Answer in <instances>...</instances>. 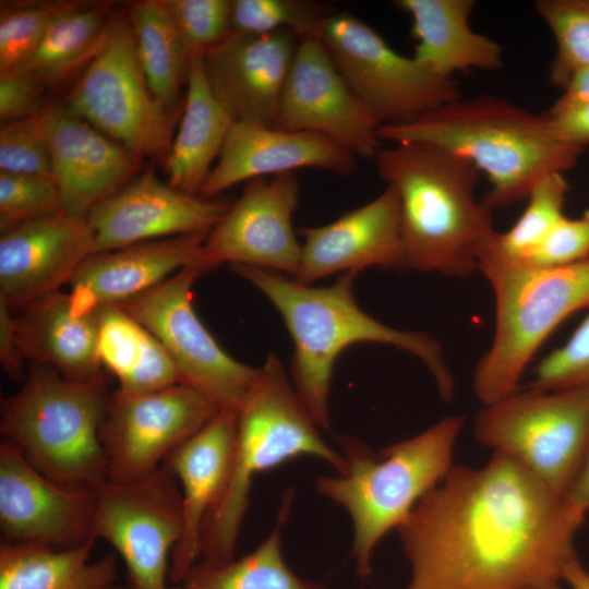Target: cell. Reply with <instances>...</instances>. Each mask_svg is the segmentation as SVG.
<instances>
[{"label": "cell", "mask_w": 589, "mask_h": 589, "mask_svg": "<svg viewBox=\"0 0 589 589\" xmlns=\"http://www.w3.org/2000/svg\"><path fill=\"white\" fill-rule=\"evenodd\" d=\"M587 260H589V209L577 218L565 216L522 264L554 267Z\"/></svg>", "instance_id": "b9f144b4"}, {"label": "cell", "mask_w": 589, "mask_h": 589, "mask_svg": "<svg viewBox=\"0 0 589 589\" xmlns=\"http://www.w3.org/2000/svg\"><path fill=\"white\" fill-rule=\"evenodd\" d=\"M478 269L495 302L494 335L473 373L483 405L518 390L537 350L574 313L589 309V260L565 266H533L481 257Z\"/></svg>", "instance_id": "ba28073f"}, {"label": "cell", "mask_w": 589, "mask_h": 589, "mask_svg": "<svg viewBox=\"0 0 589 589\" xmlns=\"http://www.w3.org/2000/svg\"><path fill=\"white\" fill-rule=\"evenodd\" d=\"M357 156L323 135L261 124L233 122L200 194L214 199L243 181L316 168L352 176Z\"/></svg>", "instance_id": "cb8c5ba5"}, {"label": "cell", "mask_w": 589, "mask_h": 589, "mask_svg": "<svg viewBox=\"0 0 589 589\" xmlns=\"http://www.w3.org/2000/svg\"><path fill=\"white\" fill-rule=\"evenodd\" d=\"M335 10L310 0H232L231 31L271 34L288 31L304 38H320L325 19Z\"/></svg>", "instance_id": "d590c367"}, {"label": "cell", "mask_w": 589, "mask_h": 589, "mask_svg": "<svg viewBox=\"0 0 589 589\" xmlns=\"http://www.w3.org/2000/svg\"><path fill=\"white\" fill-rule=\"evenodd\" d=\"M464 425V416H449L377 453L357 438L338 437L345 469L336 476L318 477L315 489L348 513L353 533L351 555L362 580L371 574L380 541L407 520L454 466V449Z\"/></svg>", "instance_id": "5b68a950"}, {"label": "cell", "mask_w": 589, "mask_h": 589, "mask_svg": "<svg viewBox=\"0 0 589 589\" xmlns=\"http://www.w3.org/2000/svg\"><path fill=\"white\" fill-rule=\"evenodd\" d=\"M192 52H205L231 32L229 0H161Z\"/></svg>", "instance_id": "f35d334b"}, {"label": "cell", "mask_w": 589, "mask_h": 589, "mask_svg": "<svg viewBox=\"0 0 589 589\" xmlns=\"http://www.w3.org/2000/svg\"><path fill=\"white\" fill-rule=\"evenodd\" d=\"M231 269L256 287L278 310L293 340V388L321 429L330 424L329 395L335 362L349 346L377 342L417 357L430 371L441 397L453 398L454 376L442 345L424 332L396 329L358 305L353 286L358 273H344L328 287H314L281 273L247 265Z\"/></svg>", "instance_id": "7a4b0ae2"}, {"label": "cell", "mask_w": 589, "mask_h": 589, "mask_svg": "<svg viewBox=\"0 0 589 589\" xmlns=\"http://www.w3.org/2000/svg\"><path fill=\"white\" fill-rule=\"evenodd\" d=\"M568 190L565 173L555 172L541 179L529 194L519 218L508 230L494 231L479 260L486 256L507 263L527 262L565 217L563 209Z\"/></svg>", "instance_id": "836d02e7"}, {"label": "cell", "mask_w": 589, "mask_h": 589, "mask_svg": "<svg viewBox=\"0 0 589 589\" xmlns=\"http://www.w3.org/2000/svg\"><path fill=\"white\" fill-rule=\"evenodd\" d=\"M300 38L231 31L203 52L208 83L235 122L275 127Z\"/></svg>", "instance_id": "ffe728a7"}, {"label": "cell", "mask_w": 589, "mask_h": 589, "mask_svg": "<svg viewBox=\"0 0 589 589\" xmlns=\"http://www.w3.org/2000/svg\"><path fill=\"white\" fill-rule=\"evenodd\" d=\"M534 9L555 43L549 80L562 87L572 73L589 67V0H538Z\"/></svg>", "instance_id": "e575fe53"}, {"label": "cell", "mask_w": 589, "mask_h": 589, "mask_svg": "<svg viewBox=\"0 0 589 589\" xmlns=\"http://www.w3.org/2000/svg\"><path fill=\"white\" fill-rule=\"evenodd\" d=\"M109 4L86 2L58 17L22 68L45 87L92 57L109 20Z\"/></svg>", "instance_id": "d6a6232c"}, {"label": "cell", "mask_w": 589, "mask_h": 589, "mask_svg": "<svg viewBox=\"0 0 589 589\" xmlns=\"http://www.w3.org/2000/svg\"><path fill=\"white\" fill-rule=\"evenodd\" d=\"M230 205L161 182L147 170L96 205L86 219L93 253L184 235H208Z\"/></svg>", "instance_id": "e0dca14e"}, {"label": "cell", "mask_w": 589, "mask_h": 589, "mask_svg": "<svg viewBox=\"0 0 589 589\" xmlns=\"http://www.w3.org/2000/svg\"><path fill=\"white\" fill-rule=\"evenodd\" d=\"M0 362L4 372L13 380L24 381L25 364L15 334L14 313L0 301Z\"/></svg>", "instance_id": "f6af8a7d"}, {"label": "cell", "mask_w": 589, "mask_h": 589, "mask_svg": "<svg viewBox=\"0 0 589 589\" xmlns=\"http://www.w3.org/2000/svg\"><path fill=\"white\" fill-rule=\"evenodd\" d=\"M378 136L390 144L435 145L464 158L486 176L491 188L482 202L491 209L527 200L541 179L570 170L584 151L558 141L544 113L488 95L380 127Z\"/></svg>", "instance_id": "277c9868"}, {"label": "cell", "mask_w": 589, "mask_h": 589, "mask_svg": "<svg viewBox=\"0 0 589 589\" xmlns=\"http://www.w3.org/2000/svg\"><path fill=\"white\" fill-rule=\"evenodd\" d=\"M108 589H125V588H123V587H117V586H113V585H112V586L109 587Z\"/></svg>", "instance_id": "f907efd6"}, {"label": "cell", "mask_w": 589, "mask_h": 589, "mask_svg": "<svg viewBox=\"0 0 589 589\" xmlns=\"http://www.w3.org/2000/svg\"><path fill=\"white\" fill-rule=\"evenodd\" d=\"M63 105L137 157L167 156L176 113L151 92L129 15H112Z\"/></svg>", "instance_id": "30bf717a"}, {"label": "cell", "mask_w": 589, "mask_h": 589, "mask_svg": "<svg viewBox=\"0 0 589 589\" xmlns=\"http://www.w3.org/2000/svg\"><path fill=\"white\" fill-rule=\"evenodd\" d=\"M289 505H283L277 525L252 552L219 565L197 563L173 589H328L301 578L284 558L281 527Z\"/></svg>", "instance_id": "1f68e13d"}, {"label": "cell", "mask_w": 589, "mask_h": 589, "mask_svg": "<svg viewBox=\"0 0 589 589\" xmlns=\"http://www.w3.org/2000/svg\"><path fill=\"white\" fill-rule=\"evenodd\" d=\"M317 424L299 399L281 362L268 354L257 383L238 412V437L225 492L206 520L199 563L219 565L235 558L253 479L300 456L345 469L340 450L320 435Z\"/></svg>", "instance_id": "8992f818"}, {"label": "cell", "mask_w": 589, "mask_h": 589, "mask_svg": "<svg viewBox=\"0 0 589 589\" xmlns=\"http://www.w3.org/2000/svg\"><path fill=\"white\" fill-rule=\"evenodd\" d=\"M299 192L294 172L249 181L241 196L205 240L209 269L228 263L287 273L293 277L302 253L292 226Z\"/></svg>", "instance_id": "2e32d148"}, {"label": "cell", "mask_w": 589, "mask_h": 589, "mask_svg": "<svg viewBox=\"0 0 589 589\" xmlns=\"http://www.w3.org/2000/svg\"><path fill=\"white\" fill-rule=\"evenodd\" d=\"M219 411L208 397L182 383L148 393L111 392L99 430L108 481L128 483L151 476Z\"/></svg>", "instance_id": "5bb4252c"}, {"label": "cell", "mask_w": 589, "mask_h": 589, "mask_svg": "<svg viewBox=\"0 0 589 589\" xmlns=\"http://www.w3.org/2000/svg\"><path fill=\"white\" fill-rule=\"evenodd\" d=\"M473 432L565 498L589 449V389L517 390L484 405Z\"/></svg>", "instance_id": "9c48e42d"}, {"label": "cell", "mask_w": 589, "mask_h": 589, "mask_svg": "<svg viewBox=\"0 0 589 589\" xmlns=\"http://www.w3.org/2000/svg\"><path fill=\"white\" fill-rule=\"evenodd\" d=\"M563 582L567 584L569 589H589V570L580 563L577 556L566 565Z\"/></svg>", "instance_id": "c3c4849f"}, {"label": "cell", "mask_w": 589, "mask_h": 589, "mask_svg": "<svg viewBox=\"0 0 589 589\" xmlns=\"http://www.w3.org/2000/svg\"><path fill=\"white\" fill-rule=\"evenodd\" d=\"M98 351L120 390L148 393L180 383L161 344L119 305L99 309Z\"/></svg>", "instance_id": "f546056e"}, {"label": "cell", "mask_w": 589, "mask_h": 589, "mask_svg": "<svg viewBox=\"0 0 589 589\" xmlns=\"http://www.w3.org/2000/svg\"><path fill=\"white\" fill-rule=\"evenodd\" d=\"M238 437V413L219 411L205 426L164 460L179 482L183 527L169 567L182 582L201 558L203 530L227 486Z\"/></svg>", "instance_id": "603a6c76"}, {"label": "cell", "mask_w": 589, "mask_h": 589, "mask_svg": "<svg viewBox=\"0 0 589 589\" xmlns=\"http://www.w3.org/2000/svg\"><path fill=\"white\" fill-rule=\"evenodd\" d=\"M394 4L411 19L412 57L432 74L452 80L457 72L503 67L502 46L469 24L476 1L396 0Z\"/></svg>", "instance_id": "4316f807"}, {"label": "cell", "mask_w": 589, "mask_h": 589, "mask_svg": "<svg viewBox=\"0 0 589 589\" xmlns=\"http://www.w3.org/2000/svg\"><path fill=\"white\" fill-rule=\"evenodd\" d=\"M37 118L67 215L86 218L96 205L134 179L141 158L63 104L45 106Z\"/></svg>", "instance_id": "ac0fdd59"}, {"label": "cell", "mask_w": 589, "mask_h": 589, "mask_svg": "<svg viewBox=\"0 0 589 589\" xmlns=\"http://www.w3.org/2000/svg\"><path fill=\"white\" fill-rule=\"evenodd\" d=\"M109 395L107 385L73 382L29 364L22 387L2 400V441L55 483L96 492L108 481L99 430Z\"/></svg>", "instance_id": "52a82bcc"}, {"label": "cell", "mask_w": 589, "mask_h": 589, "mask_svg": "<svg viewBox=\"0 0 589 589\" xmlns=\"http://www.w3.org/2000/svg\"><path fill=\"white\" fill-rule=\"evenodd\" d=\"M96 539L71 548L36 542H2L0 589H108L117 577V558L92 561Z\"/></svg>", "instance_id": "f1b7e54d"}, {"label": "cell", "mask_w": 589, "mask_h": 589, "mask_svg": "<svg viewBox=\"0 0 589 589\" xmlns=\"http://www.w3.org/2000/svg\"><path fill=\"white\" fill-rule=\"evenodd\" d=\"M45 88L22 68L0 72V120L7 123L39 115Z\"/></svg>", "instance_id": "7bdbcfd3"}, {"label": "cell", "mask_w": 589, "mask_h": 589, "mask_svg": "<svg viewBox=\"0 0 589 589\" xmlns=\"http://www.w3.org/2000/svg\"><path fill=\"white\" fill-rule=\"evenodd\" d=\"M204 274L195 267L183 268L119 306L157 338L180 383L204 394L220 411L238 413L257 383L260 368L233 359L196 315L192 288Z\"/></svg>", "instance_id": "7c38bea8"}, {"label": "cell", "mask_w": 589, "mask_h": 589, "mask_svg": "<svg viewBox=\"0 0 589 589\" xmlns=\"http://www.w3.org/2000/svg\"><path fill=\"white\" fill-rule=\"evenodd\" d=\"M534 589H564V588L562 587L561 584H554V585H549V586L539 587Z\"/></svg>", "instance_id": "681fc988"}, {"label": "cell", "mask_w": 589, "mask_h": 589, "mask_svg": "<svg viewBox=\"0 0 589 589\" xmlns=\"http://www.w3.org/2000/svg\"><path fill=\"white\" fill-rule=\"evenodd\" d=\"M0 172L51 177L49 151L37 116L2 124Z\"/></svg>", "instance_id": "60d3db41"}, {"label": "cell", "mask_w": 589, "mask_h": 589, "mask_svg": "<svg viewBox=\"0 0 589 589\" xmlns=\"http://www.w3.org/2000/svg\"><path fill=\"white\" fill-rule=\"evenodd\" d=\"M85 1L29 2L1 12L0 72L24 65L52 23Z\"/></svg>", "instance_id": "8d00e7d4"}, {"label": "cell", "mask_w": 589, "mask_h": 589, "mask_svg": "<svg viewBox=\"0 0 589 589\" xmlns=\"http://www.w3.org/2000/svg\"><path fill=\"white\" fill-rule=\"evenodd\" d=\"M320 39L380 127L412 121L461 98L457 81L441 79L412 56L396 51L349 11L332 12Z\"/></svg>", "instance_id": "8fae6325"}, {"label": "cell", "mask_w": 589, "mask_h": 589, "mask_svg": "<svg viewBox=\"0 0 589 589\" xmlns=\"http://www.w3.org/2000/svg\"><path fill=\"white\" fill-rule=\"evenodd\" d=\"M374 161L399 196L402 271L470 276L495 231L491 208L474 196L477 168L420 142L390 144Z\"/></svg>", "instance_id": "3957f363"}, {"label": "cell", "mask_w": 589, "mask_h": 589, "mask_svg": "<svg viewBox=\"0 0 589 589\" xmlns=\"http://www.w3.org/2000/svg\"><path fill=\"white\" fill-rule=\"evenodd\" d=\"M182 527L181 489L165 465L139 481H106L95 492L93 536L119 553L131 589H169L170 557Z\"/></svg>", "instance_id": "4fadbf2b"}, {"label": "cell", "mask_w": 589, "mask_h": 589, "mask_svg": "<svg viewBox=\"0 0 589 589\" xmlns=\"http://www.w3.org/2000/svg\"><path fill=\"white\" fill-rule=\"evenodd\" d=\"M187 86L179 129L165 161L168 184L199 195L235 120L212 91L202 52L191 55Z\"/></svg>", "instance_id": "83f0119b"}, {"label": "cell", "mask_w": 589, "mask_h": 589, "mask_svg": "<svg viewBox=\"0 0 589 589\" xmlns=\"http://www.w3.org/2000/svg\"><path fill=\"white\" fill-rule=\"evenodd\" d=\"M86 218L58 214L12 226L0 237V301L16 313L60 291L93 254Z\"/></svg>", "instance_id": "44dd1931"}, {"label": "cell", "mask_w": 589, "mask_h": 589, "mask_svg": "<svg viewBox=\"0 0 589 589\" xmlns=\"http://www.w3.org/2000/svg\"><path fill=\"white\" fill-rule=\"evenodd\" d=\"M304 241L297 281L311 285L335 273L372 266L402 271L399 196L392 185L336 220L299 230Z\"/></svg>", "instance_id": "7402d4cb"}, {"label": "cell", "mask_w": 589, "mask_h": 589, "mask_svg": "<svg viewBox=\"0 0 589 589\" xmlns=\"http://www.w3.org/2000/svg\"><path fill=\"white\" fill-rule=\"evenodd\" d=\"M14 327L26 363L73 382L107 385L98 351L99 310L81 311L69 292L58 291L14 313Z\"/></svg>", "instance_id": "484cf974"}, {"label": "cell", "mask_w": 589, "mask_h": 589, "mask_svg": "<svg viewBox=\"0 0 589 589\" xmlns=\"http://www.w3.org/2000/svg\"><path fill=\"white\" fill-rule=\"evenodd\" d=\"M275 128L323 135L358 158L375 159L383 148L380 125L348 86L320 38L300 40Z\"/></svg>", "instance_id": "9a60e30c"}, {"label": "cell", "mask_w": 589, "mask_h": 589, "mask_svg": "<svg viewBox=\"0 0 589 589\" xmlns=\"http://www.w3.org/2000/svg\"><path fill=\"white\" fill-rule=\"evenodd\" d=\"M544 116L552 134L562 143L582 148L589 144V101L551 107Z\"/></svg>", "instance_id": "ee69618b"}, {"label": "cell", "mask_w": 589, "mask_h": 589, "mask_svg": "<svg viewBox=\"0 0 589 589\" xmlns=\"http://www.w3.org/2000/svg\"><path fill=\"white\" fill-rule=\"evenodd\" d=\"M585 516L527 469L494 452L453 466L397 529L405 589H534L563 582Z\"/></svg>", "instance_id": "6da1fadb"}, {"label": "cell", "mask_w": 589, "mask_h": 589, "mask_svg": "<svg viewBox=\"0 0 589 589\" xmlns=\"http://www.w3.org/2000/svg\"><path fill=\"white\" fill-rule=\"evenodd\" d=\"M526 388L560 390L589 389V314L579 323L564 345L541 360L533 380Z\"/></svg>", "instance_id": "ab89813d"}, {"label": "cell", "mask_w": 589, "mask_h": 589, "mask_svg": "<svg viewBox=\"0 0 589 589\" xmlns=\"http://www.w3.org/2000/svg\"><path fill=\"white\" fill-rule=\"evenodd\" d=\"M128 15L149 89L169 111L175 112L182 84L187 82L192 51L161 0L134 2Z\"/></svg>", "instance_id": "4dcf8cb0"}, {"label": "cell", "mask_w": 589, "mask_h": 589, "mask_svg": "<svg viewBox=\"0 0 589 589\" xmlns=\"http://www.w3.org/2000/svg\"><path fill=\"white\" fill-rule=\"evenodd\" d=\"M95 492L63 488L36 470L10 443L0 444V530L3 542L57 548L93 536ZM97 540V539H96Z\"/></svg>", "instance_id": "d6986e66"}, {"label": "cell", "mask_w": 589, "mask_h": 589, "mask_svg": "<svg viewBox=\"0 0 589 589\" xmlns=\"http://www.w3.org/2000/svg\"><path fill=\"white\" fill-rule=\"evenodd\" d=\"M565 500L580 515L586 516L589 512V449Z\"/></svg>", "instance_id": "7dc6e473"}, {"label": "cell", "mask_w": 589, "mask_h": 589, "mask_svg": "<svg viewBox=\"0 0 589 589\" xmlns=\"http://www.w3.org/2000/svg\"><path fill=\"white\" fill-rule=\"evenodd\" d=\"M208 235H184L139 242L91 254L70 281L76 309L121 305L187 267L211 271L204 251Z\"/></svg>", "instance_id": "d4e9b609"}, {"label": "cell", "mask_w": 589, "mask_h": 589, "mask_svg": "<svg viewBox=\"0 0 589 589\" xmlns=\"http://www.w3.org/2000/svg\"><path fill=\"white\" fill-rule=\"evenodd\" d=\"M65 214L51 177L0 172V229Z\"/></svg>", "instance_id": "74e56055"}, {"label": "cell", "mask_w": 589, "mask_h": 589, "mask_svg": "<svg viewBox=\"0 0 589 589\" xmlns=\"http://www.w3.org/2000/svg\"><path fill=\"white\" fill-rule=\"evenodd\" d=\"M563 93L552 108L589 101V67L576 70L562 86Z\"/></svg>", "instance_id": "bcb514c9"}]
</instances>
